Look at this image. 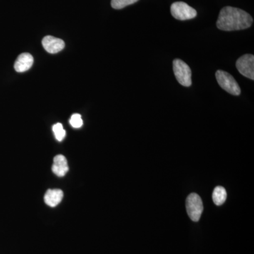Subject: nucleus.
I'll return each instance as SVG.
<instances>
[{
	"mask_svg": "<svg viewBox=\"0 0 254 254\" xmlns=\"http://www.w3.org/2000/svg\"><path fill=\"white\" fill-rule=\"evenodd\" d=\"M33 64V56L29 53H22L16 59L14 68L18 73L25 72L31 68Z\"/></svg>",
	"mask_w": 254,
	"mask_h": 254,
	"instance_id": "6e6552de",
	"label": "nucleus"
},
{
	"mask_svg": "<svg viewBox=\"0 0 254 254\" xmlns=\"http://www.w3.org/2000/svg\"><path fill=\"white\" fill-rule=\"evenodd\" d=\"M227 199V191L222 187H215L213 193V200L217 205H221Z\"/></svg>",
	"mask_w": 254,
	"mask_h": 254,
	"instance_id": "9b49d317",
	"label": "nucleus"
},
{
	"mask_svg": "<svg viewBox=\"0 0 254 254\" xmlns=\"http://www.w3.org/2000/svg\"><path fill=\"white\" fill-rule=\"evenodd\" d=\"M70 125L73 128H81L83 126V120H82L81 115L79 114H73L69 120Z\"/></svg>",
	"mask_w": 254,
	"mask_h": 254,
	"instance_id": "4468645a",
	"label": "nucleus"
},
{
	"mask_svg": "<svg viewBox=\"0 0 254 254\" xmlns=\"http://www.w3.org/2000/svg\"><path fill=\"white\" fill-rule=\"evenodd\" d=\"M236 67L239 72L245 77L254 80V56L253 55H243L237 60Z\"/></svg>",
	"mask_w": 254,
	"mask_h": 254,
	"instance_id": "423d86ee",
	"label": "nucleus"
},
{
	"mask_svg": "<svg viewBox=\"0 0 254 254\" xmlns=\"http://www.w3.org/2000/svg\"><path fill=\"white\" fill-rule=\"evenodd\" d=\"M42 44L44 49L51 54L59 53L65 47L64 42L63 40L51 36L45 37L42 41Z\"/></svg>",
	"mask_w": 254,
	"mask_h": 254,
	"instance_id": "0eeeda50",
	"label": "nucleus"
},
{
	"mask_svg": "<svg viewBox=\"0 0 254 254\" xmlns=\"http://www.w3.org/2000/svg\"><path fill=\"white\" fill-rule=\"evenodd\" d=\"M253 21L252 16L244 10L225 6L220 11L216 24L222 31H239L250 28Z\"/></svg>",
	"mask_w": 254,
	"mask_h": 254,
	"instance_id": "f257e3e1",
	"label": "nucleus"
},
{
	"mask_svg": "<svg viewBox=\"0 0 254 254\" xmlns=\"http://www.w3.org/2000/svg\"><path fill=\"white\" fill-rule=\"evenodd\" d=\"M52 170L57 176H64L68 171V163L66 158L63 155L55 156Z\"/></svg>",
	"mask_w": 254,
	"mask_h": 254,
	"instance_id": "1a4fd4ad",
	"label": "nucleus"
},
{
	"mask_svg": "<svg viewBox=\"0 0 254 254\" xmlns=\"http://www.w3.org/2000/svg\"><path fill=\"white\" fill-rule=\"evenodd\" d=\"M171 14L180 21L192 19L196 16V11L183 1H177L171 5Z\"/></svg>",
	"mask_w": 254,
	"mask_h": 254,
	"instance_id": "39448f33",
	"label": "nucleus"
},
{
	"mask_svg": "<svg viewBox=\"0 0 254 254\" xmlns=\"http://www.w3.org/2000/svg\"><path fill=\"white\" fill-rule=\"evenodd\" d=\"M138 0H112V7L115 9H121L128 5L134 4Z\"/></svg>",
	"mask_w": 254,
	"mask_h": 254,
	"instance_id": "f8f14e48",
	"label": "nucleus"
},
{
	"mask_svg": "<svg viewBox=\"0 0 254 254\" xmlns=\"http://www.w3.org/2000/svg\"><path fill=\"white\" fill-rule=\"evenodd\" d=\"M63 191L60 190H49L45 195V203L50 207L57 206L63 200Z\"/></svg>",
	"mask_w": 254,
	"mask_h": 254,
	"instance_id": "9d476101",
	"label": "nucleus"
},
{
	"mask_svg": "<svg viewBox=\"0 0 254 254\" xmlns=\"http://www.w3.org/2000/svg\"><path fill=\"white\" fill-rule=\"evenodd\" d=\"M173 70L176 79L182 86H191V70L189 65L181 60L173 61Z\"/></svg>",
	"mask_w": 254,
	"mask_h": 254,
	"instance_id": "7ed1b4c3",
	"label": "nucleus"
},
{
	"mask_svg": "<svg viewBox=\"0 0 254 254\" xmlns=\"http://www.w3.org/2000/svg\"><path fill=\"white\" fill-rule=\"evenodd\" d=\"M53 131L54 132L55 138L58 141H62L66 136V131L64 129L61 123L55 124L53 127Z\"/></svg>",
	"mask_w": 254,
	"mask_h": 254,
	"instance_id": "ddd939ff",
	"label": "nucleus"
},
{
	"mask_svg": "<svg viewBox=\"0 0 254 254\" xmlns=\"http://www.w3.org/2000/svg\"><path fill=\"white\" fill-rule=\"evenodd\" d=\"M215 77L220 86L227 93L236 96L241 94L240 87L230 73L218 70L215 73Z\"/></svg>",
	"mask_w": 254,
	"mask_h": 254,
	"instance_id": "f03ea898",
	"label": "nucleus"
},
{
	"mask_svg": "<svg viewBox=\"0 0 254 254\" xmlns=\"http://www.w3.org/2000/svg\"><path fill=\"white\" fill-rule=\"evenodd\" d=\"M187 214L190 220L193 222H198L201 217L203 210V202L199 195L197 193H190L186 200Z\"/></svg>",
	"mask_w": 254,
	"mask_h": 254,
	"instance_id": "20e7f679",
	"label": "nucleus"
}]
</instances>
